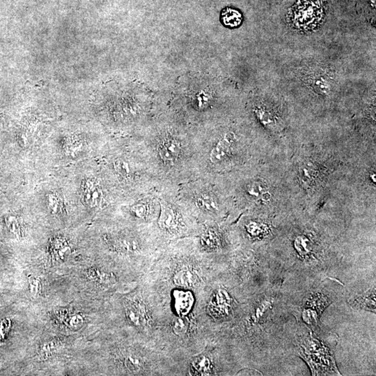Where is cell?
<instances>
[{
	"instance_id": "9a60e30c",
	"label": "cell",
	"mask_w": 376,
	"mask_h": 376,
	"mask_svg": "<svg viewBox=\"0 0 376 376\" xmlns=\"http://www.w3.org/2000/svg\"><path fill=\"white\" fill-rule=\"evenodd\" d=\"M30 289L33 294H37L40 291V282L38 279H30Z\"/></svg>"
},
{
	"instance_id": "6da1fadb",
	"label": "cell",
	"mask_w": 376,
	"mask_h": 376,
	"mask_svg": "<svg viewBox=\"0 0 376 376\" xmlns=\"http://www.w3.org/2000/svg\"><path fill=\"white\" fill-rule=\"evenodd\" d=\"M324 17V0H298L289 11L291 25L301 32L317 28Z\"/></svg>"
},
{
	"instance_id": "9c48e42d",
	"label": "cell",
	"mask_w": 376,
	"mask_h": 376,
	"mask_svg": "<svg viewBox=\"0 0 376 376\" xmlns=\"http://www.w3.org/2000/svg\"><path fill=\"white\" fill-rule=\"evenodd\" d=\"M47 204L48 208L54 215H59L64 210L63 201L59 194L52 192L48 194Z\"/></svg>"
},
{
	"instance_id": "3957f363",
	"label": "cell",
	"mask_w": 376,
	"mask_h": 376,
	"mask_svg": "<svg viewBox=\"0 0 376 376\" xmlns=\"http://www.w3.org/2000/svg\"><path fill=\"white\" fill-rule=\"evenodd\" d=\"M233 141V136L231 134L226 135L225 138L219 141L217 146L212 150L210 156L212 163H220L227 157L230 152Z\"/></svg>"
},
{
	"instance_id": "30bf717a",
	"label": "cell",
	"mask_w": 376,
	"mask_h": 376,
	"mask_svg": "<svg viewBox=\"0 0 376 376\" xmlns=\"http://www.w3.org/2000/svg\"><path fill=\"white\" fill-rule=\"evenodd\" d=\"M201 244L205 250H215L219 245V238L217 233L211 229L205 231L201 238Z\"/></svg>"
},
{
	"instance_id": "8992f818",
	"label": "cell",
	"mask_w": 376,
	"mask_h": 376,
	"mask_svg": "<svg viewBox=\"0 0 376 376\" xmlns=\"http://www.w3.org/2000/svg\"><path fill=\"white\" fill-rule=\"evenodd\" d=\"M222 20L225 26L229 28H238L242 21L241 13L236 9L227 8L222 12Z\"/></svg>"
},
{
	"instance_id": "5bb4252c",
	"label": "cell",
	"mask_w": 376,
	"mask_h": 376,
	"mask_svg": "<svg viewBox=\"0 0 376 376\" xmlns=\"http://www.w3.org/2000/svg\"><path fill=\"white\" fill-rule=\"evenodd\" d=\"M132 211L137 217H140V218H145L146 215H147L148 208L145 204H140L133 206Z\"/></svg>"
},
{
	"instance_id": "277c9868",
	"label": "cell",
	"mask_w": 376,
	"mask_h": 376,
	"mask_svg": "<svg viewBox=\"0 0 376 376\" xmlns=\"http://www.w3.org/2000/svg\"><path fill=\"white\" fill-rule=\"evenodd\" d=\"M158 224L161 228L165 231H175L179 228L178 217L172 209L166 206H162Z\"/></svg>"
},
{
	"instance_id": "ba28073f",
	"label": "cell",
	"mask_w": 376,
	"mask_h": 376,
	"mask_svg": "<svg viewBox=\"0 0 376 376\" xmlns=\"http://www.w3.org/2000/svg\"><path fill=\"white\" fill-rule=\"evenodd\" d=\"M117 250L125 254H136L140 251V246L138 241L130 238L119 239L115 244Z\"/></svg>"
},
{
	"instance_id": "52a82bcc",
	"label": "cell",
	"mask_w": 376,
	"mask_h": 376,
	"mask_svg": "<svg viewBox=\"0 0 376 376\" xmlns=\"http://www.w3.org/2000/svg\"><path fill=\"white\" fill-rule=\"evenodd\" d=\"M317 170L313 164L305 163L300 167V179L301 182L305 186H309L315 181Z\"/></svg>"
},
{
	"instance_id": "4fadbf2b",
	"label": "cell",
	"mask_w": 376,
	"mask_h": 376,
	"mask_svg": "<svg viewBox=\"0 0 376 376\" xmlns=\"http://www.w3.org/2000/svg\"><path fill=\"white\" fill-rule=\"evenodd\" d=\"M197 202L201 208L208 211H214L217 209L215 201L209 196H203L198 198Z\"/></svg>"
},
{
	"instance_id": "5b68a950",
	"label": "cell",
	"mask_w": 376,
	"mask_h": 376,
	"mask_svg": "<svg viewBox=\"0 0 376 376\" xmlns=\"http://www.w3.org/2000/svg\"><path fill=\"white\" fill-rule=\"evenodd\" d=\"M181 148L176 141H166L162 144L159 149L160 156L166 162L174 161L180 153Z\"/></svg>"
},
{
	"instance_id": "7a4b0ae2",
	"label": "cell",
	"mask_w": 376,
	"mask_h": 376,
	"mask_svg": "<svg viewBox=\"0 0 376 376\" xmlns=\"http://www.w3.org/2000/svg\"><path fill=\"white\" fill-rule=\"evenodd\" d=\"M82 198L90 208L99 206L103 201V192L97 183L92 179H86L82 185Z\"/></svg>"
},
{
	"instance_id": "2e32d148",
	"label": "cell",
	"mask_w": 376,
	"mask_h": 376,
	"mask_svg": "<svg viewBox=\"0 0 376 376\" xmlns=\"http://www.w3.org/2000/svg\"><path fill=\"white\" fill-rule=\"evenodd\" d=\"M260 118L266 124H269V123L273 122V117H272V115L269 113L261 111V113H260Z\"/></svg>"
},
{
	"instance_id": "8fae6325",
	"label": "cell",
	"mask_w": 376,
	"mask_h": 376,
	"mask_svg": "<svg viewBox=\"0 0 376 376\" xmlns=\"http://www.w3.org/2000/svg\"><path fill=\"white\" fill-rule=\"evenodd\" d=\"M267 186L262 182H254L249 185L248 192L252 197L260 198L265 195Z\"/></svg>"
},
{
	"instance_id": "7c38bea8",
	"label": "cell",
	"mask_w": 376,
	"mask_h": 376,
	"mask_svg": "<svg viewBox=\"0 0 376 376\" xmlns=\"http://www.w3.org/2000/svg\"><path fill=\"white\" fill-rule=\"evenodd\" d=\"M115 169L117 174L123 179H128L131 175L130 166L126 161L123 160H117L115 163Z\"/></svg>"
}]
</instances>
